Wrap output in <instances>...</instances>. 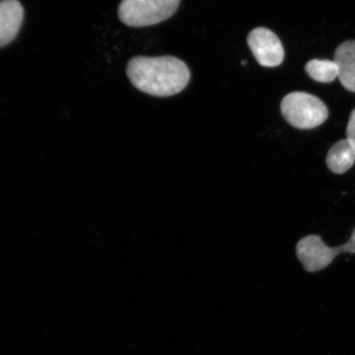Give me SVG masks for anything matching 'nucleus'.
Instances as JSON below:
<instances>
[{"label":"nucleus","instance_id":"f257e3e1","mask_svg":"<svg viewBox=\"0 0 355 355\" xmlns=\"http://www.w3.org/2000/svg\"><path fill=\"white\" fill-rule=\"evenodd\" d=\"M128 79L141 92L153 96H174L187 87L190 71L173 56H136L127 66Z\"/></svg>","mask_w":355,"mask_h":355},{"label":"nucleus","instance_id":"f03ea898","mask_svg":"<svg viewBox=\"0 0 355 355\" xmlns=\"http://www.w3.org/2000/svg\"><path fill=\"white\" fill-rule=\"evenodd\" d=\"M281 110L286 121L298 130H313L320 126L329 114L320 99L303 92H291L284 97Z\"/></svg>","mask_w":355,"mask_h":355},{"label":"nucleus","instance_id":"7ed1b4c3","mask_svg":"<svg viewBox=\"0 0 355 355\" xmlns=\"http://www.w3.org/2000/svg\"><path fill=\"white\" fill-rule=\"evenodd\" d=\"M180 3V0H122L119 17L132 28L153 26L170 19Z\"/></svg>","mask_w":355,"mask_h":355},{"label":"nucleus","instance_id":"20e7f679","mask_svg":"<svg viewBox=\"0 0 355 355\" xmlns=\"http://www.w3.org/2000/svg\"><path fill=\"white\" fill-rule=\"evenodd\" d=\"M296 252L299 260L307 272H318L329 266L340 254H355V228L349 241L343 246L328 247L320 236L311 234L297 243Z\"/></svg>","mask_w":355,"mask_h":355},{"label":"nucleus","instance_id":"39448f33","mask_svg":"<svg viewBox=\"0 0 355 355\" xmlns=\"http://www.w3.org/2000/svg\"><path fill=\"white\" fill-rule=\"evenodd\" d=\"M248 46L261 66L274 68L282 64L285 51L281 40L272 31L257 28L248 35Z\"/></svg>","mask_w":355,"mask_h":355},{"label":"nucleus","instance_id":"423d86ee","mask_svg":"<svg viewBox=\"0 0 355 355\" xmlns=\"http://www.w3.org/2000/svg\"><path fill=\"white\" fill-rule=\"evenodd\" d=\"M24 19V7L19 0L0 1V48L16 38Z\"/></svg>","mask_w":355,"mask_h":355},{"label":"nucleus","instance_id":"0eeeda50","mask_svg":"<svg viewBox=\"0 0 355 355\" xmlns=\"http://www.w3.org/2000/svg\"><path fill=\"white\" fill-rule=\"evenodd\" d=\"M334 61L338 78L346 90L355 92V41H347L336 48Z\"/></svg>","mask_w":355,"mask_h":355},{"label":"nucleus","instance_id":"6e6552de","mask_svg":"<svg viewBox=\"0 0 355 355\" xmlns=\"http://www.w3.org/2000/svg\"><path fill=\"white\" fill-rule=\"evenodd\" d=\"M328 168L334 174L343 175L355 163V148L347 139H343L333 145L326 158Z\"/></svg>","mask_w":355,"mask_h":355},{"label":"nucleus","instance_id":"1a4fd4ad","mask_svg":"<svg viewBox=\"0 0 355 355\" xmlns=\"http://www.w3.org/2000/svg\"><path fill=\"white\" fill-rule=\"evenodd\" d=\"M305 70L318 83H330L338 78V69L334 60H312L306 64Z\"/></svg>","mask_w":355,"mask_h":355},{"label":"nucleus","instance_id":"9d476101","mask_svg":"<svg viewBox=\"0 0 355 355\" xmlns=\"http://www.w3.org/2000/svg\"><path fill=\"white\" fill-rule=\"evenodd\" d=\"M346 136L355 148V108L349 115L347 128H346Z\"/></svg>","mask_w":355,"mask_h":355},{"label":"nucleus","instance_id":"9b49d317","mask_svg":"<svg viewBox=\"0 0 355 355\" xmlns=\"http://www.w3.org/2000/svg\"><path fill=\"white\" fill-rule=\"evenodd\" d=\"M246 63H247V62H246V61H243V62H242V64H243V65H244V64H246Z\"/></svg>","mask_w":355,"mask_h":355}]
</instances>
